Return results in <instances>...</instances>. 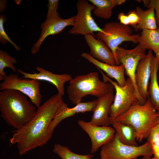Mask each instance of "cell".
I'll return each mask as SVG.
<instances>
[{"label": "cell", "mask_w": 159, "mask_h": 159, "mask_svg": "<svg viewBox=\"0 0 159 159\" xmlns=\"http://www.w3.org/2000/svg\"><path fill=\"white\" fill-rule=\"evenodd\" d=\"M66 104L58 93L52 96L37 108L35 115L27 124L12 132L10 143L16 144L20 155L47 143L52 135L49 131L51 122Z\"/></svg>", "instance_id": "6da1fadb"}, {"label": "cell", "mask_w": 159, "mask_h": 159, "mask_svg": "<svg viewBox=\"0 0 159 159\" xmlns=\"http://www.w3.org/2000/svg\"><path fill=\"white\" fill-rule=\"evenodd\" d=\"M36 106L20 92L11 89L0 92V112L1 118L15 129L27 124L35 115Z\"/></svg>", "instance_id": "7a4b0ae2"}, {"label": "cell", "mask_w": 159, "mask_h": 159, "mask_svg": "<svg viewBox=\"0 0 159 159\" xmlns=\"http://www.w3.org/2000/svg\"><path fill=\"white\" fill-rule=\"evenodd\" d=\"M158 113L153 106L149 97L143 105L135 102L125 112L115 120L132 126L137 134V140L142 141L148 138L156 123Z\"/></svg>", "instance_id": "3957f363"}, {"label": "cell", "mask_w": 159, "mask_h": 159, "mask_svg": "<svg viewBox=\"0 0 159 159\" xmlns=\"http://www.w3.org/2000/svg\"><path fill=\"white\" fill-rule=\"evenodd\" d=\"M67 89L69 100L76 105L82 98L90 95L99 98L113 90L114 86L109 82L101 81L97 72L77 75L69 81Z\"/></svg>", "instance_id": "277c9868"}, {"label": "cell", "mask_w": 159, "mask_h": 159, "mask_svg": "<svg viewBox=\"0 0 159 159\" xmlns=\"http://www.w3.org/2000/svg\"><path fill=\"white\" fill-rule=\"evenodd\" d=\"M97 68L102 76L103 81L112 84L116 91L114 99L110 106L109 111L111 125L117 117L127 111L135 102H138L141 105L145 103L138 95L134 84L130 78L128 77L126 80L124 86H120L117 82L112 81L105 74L103 71Z\"/></svg>", "instance_id": "5b68a950"}, {"label": "cell", "mask_w": 159, "mask_h": 159, "mask_svg": "<svg viewBox=\"0 0 159 159\" xmlns=\"http://www.w3.org/2000/svg\"><path fill=\"white\" fill-rule=\"evenodd\" d=\"M153 155L147 141L140 146H130L122 143L115 134L101 147L100 159H137L140 156L151 158Z\"/></svg>", "instance_id": "8992f818"}, {"label": "cell", "mask_w": 159, "mask_h": 159, "mask_svg": "<svg viewBox=\"0 0 159 159\" xmlns=\"http://www.w3.org/2000/svg\"><path fill=\"white\" fill-rule=\"evenodd\" d=\"M108 34L106 35L98 32L96 37L104 41L113 54L116 60V65H119L116 55V51L119 45L124 42H131L136 44L138 42L140 35L132 34V30L129 26L117 22H108L102 29Z\"/></svg>", "instance_id": "52a82bcc"}, {"label": "cell", "mask_w": 159, "mask_h": 159, "mask_svg": "<svg viewBox=\"0 0 159 159\" xmlns=\"http://www.w3.org/2000/svg\"><path fill=\"white\" fill-rule=\"evenodd\" d=\"M40 82L37 80L19 78L15 74L10 73L4 78L0 84L1 91L11 89L18 91L30 99L37 108L40 105L42 96L40 90Z\"/></svg>", "instance_id": "ba28073f"}, {"label": "cell", "mask_w": 159, "mask_h": 159, "mask_svg": "<svg viewBox=\"0 0 159 159\" xmlns=\"http://www.w3.org/2000/svg\"><path fill=\"white\" fill-rule=\"evenodd\" d=\"M76 6L77 13L75 16L74 25L68 31L70 34L84 36L90 34L95 37L93 32H97L108 34L98 26L92 16V12L95 7L93 5L87 0H79L77 2Z\"/></svg>", "instance_id": "9c48e42d"}, {"label": "cell", "mask_w": 159, "mask_h": 159, "mask_svg": "<svg viewBox=\"0 0 159 159\" xmlns=\"http://www.w3.org/2000/svg\"><path fill=\"white\" fill-rule=\"evenodd\" d=\"M146 50L139 44L131 49H126L119 46L116 51V58L118 63L119 65L122 64L123 65L125 74L132 81L137 92L140 97L136 86L135 77L136 68L139 62L146 56Z\"/></svg>", "instance_id": "30bf717a"}, {"label": "cell", "mask_w": 159, "mask_h": 159, "mask_svg": "<svg viewBox=\"0 0 159 159\" xmlns=\"http://www.w3.org/2000/svg\"><path fill=\"white\" fill-rule=\"evenodd\" d=\"M77 122L90 138L91 153H95L100 148L109 142L115 134V129L110 127L96 125L83 120H79Z\"/></svg>", "instance_id": "8fae6325"}, {"label": "cell", "mask_w": 159, "mask_h": 159, "mask_svg": "<svg viewBox=\"0 0 159 159\" xmlns=\"http://www.w3.org/2000/svg\"><path fill=\"white\" fill-rule=\"evenodd\" d=\"M75 19V16L67 19H62L59 14L46 18L41 24V31L40 37L32 48V54H36L39 51L42 42L47 37L60 33L68 26H73Z\"/></svg>", "instance_id": "7c38bea8"}, {"label": "cell", "mask_w": 159, "mask_h": 159, "mask_svg": "<svg viewBox=\"0 0 159 159\" xmlns=\"http://www.w3.org/2000/svg\"><path fill=\"white\" fill-rule=\"evenodd\" d=\"M153 56L149 50L146 56L139 62L136 70L135 80L139 94L145 103L149 97L148 86L151 73V62Z\"/></svg>", "instance_id": "4fadbf2b"}, {"label": "cell", "mask_w": 159, "mask_h": 159, "mask_svg": "<svg viewBox=\"0 0 159 159\" xmlns=\"http://www.w3.org/2000/svg\"><path fill=\"white\" fill-rule=\"evenodd\" d=\"M36 69L38 73H26L19 68L17 69V71L23 75L21 77V78L32 79L50 82L56 87L58 93L62 97L64 94V84L72 79L71 75L67 74H54L39 67H37Z\"/></svg>", "instance_id": "5bb4252c"}, {"label": "cell", "mask_w": 159, "mask_h": 159, "mask_svg": "<svg viewBox=\"0 0 159 159\" xmlns=\"http://www.w3.org/2000/svg\"><path fill=\"white\" fill-rule=\"evenodd\" d=\"M84 36L90 48L89 54L92 57L107 64L116 65V60L113 54L104 41L96 39L90 34H86Z\"/></svg>", "instance_id": "9a60e30c"}, {"label": "cell", "mask_w": 159, "mask_h": 159, "mask_svg": "<svg viewBox=\"0 0 159 159\" xmlns=\"http://www.w3.org/2000/svg\"><path fill=\"white\" fill-rule=\"evenodd\" d=\"M115 96L113 90L97 98V105L93 112V115L90 121L92 124L97 126H107L111 125L109 111Z\"/></svg>", "instance_id": "2e32d148"}, {"label": "cell", "mask_w": 159, "mask_h": 159, "mask_svg": "<svg viewBox=\"0 0 159 159\" xmlns=\"http://www.w3.org/2000/svg\"><path fill=\"white\" fill-rule=\"evenodd\" d=\"M98 100L97 99L87 102H81L72 108H69L67 105L64 107L56 114L51 122L49 128L50 134L52 135L55 128L64 119L77 113L93 112L97 105Z\"/></svg>", "instance_id": "e0dca14e"}, {"label": "cell", "mask_w": 159, "mask_h": 159, "mask_svg": "<svg viewBox=\"0 0 159 159\" xmlns=\"http://www.w3.org/2000/svg\"><path fill=\"white\" fill-rule=\"evenodd\" d=\"M81 56L97 68L105 72L109 77L115 79L118 85L123 86L125 84L126 80L124 76L125 69L122 64L118 65H110L101 62L92 57L87 53H83Z\"/></svg>", "instance_id": "ac0fdd59"}, {"label": "cell", "mask_w": 159, "mask_h": 159, "mask_svg": "<svg viewBox=\"0 0 159 159\" xmlns=\"http://www.w3.org/2000/svg\"><path fill=\"white\" fill-rule=\"evenodd\" d=\"M111 125L115 130V134L122 143L130 146H138L137 134L132 126L115 120Z\"/></svg>", "instance_id": "d6986e66"}, {"label": "cell", "mask_w": 159, "mask_h": 159, "mask_svg": "<svg viewBox=\"0 0 159 159\" xmlns=\"http://www.w3.org/2000/svg\"><path fill=\"white\" fill-rule=\"evenodd\" d=\"M150 83L148 92L151 103L157 112L159 113V86L157 73L159 69V60L153 56L151 62Z\"/></svg>", "instance_id": "ffe728a7"}, {"label": "cell", "mask_w": 159, "mask_h": 159, "mask_svg": "<svg viewBox=\"0 0 159 159\" xmlns=\"http://www.w3.org/2000/svg\"><path fill=\"white\" fill-rule=\"evenodd\" d=\"M95 7L92 11L94 15L97 17L108 19L112 15V10L116 6L125 3V0H89Z\"/></svg>", "instance_id": "44dd1931"}, {"label": "cell", "mask_w": 159, "mask_h": 159, "mask_svg": "<svg viewBox=\"0 0 159 159\" xmlns=\"http://www.w3.org/2000/svg\"><path fill=\"white\" fill-rule=\"evenodd\" d=\"M135 11L139 18V22L135 29L136 31L154 29L158 28L155 10L153 8H149L146 10H143L137 6Z\"/></svg>", "instance_id": "7402d4cb"}, {"label": "cell", "mask_w": 159, "mask_h": 159, "mask_svg": "<svg viewBox=\"0 0 159 159\" xmlns=\"http://www.w3.org/2000/svg\"><path fill=\"white\" fill-rule=\"evenodd\" d=\"M139 44L146 49L155 51L159 48V27L154 29H145L140 35Z\"/></svg>", "instance_id": "603a6c76"}, {"label": "cell", "mask_w": 159, "mask_h": 159, "mask_svg": "<svg viewBox=\"0 0 159 159\" xmlns=\"http://www.w3.org/2000/svg\"><path fill=\"white\" fill-rule=\"evenodd\" d=\"M53 151L62 159H92L93 154L80 155L72 152L67 146L59 144H55Z\"/></svg>", "instance_id": "cb8c5ba5"}, {"label": "cell", "mask_w": 159, "mask_h": 159, "mask_svg": "<svg viewBox=\"0 0 159 159\" xmlns=\"http://www.w3.org/2000/svg\"><path fill=\"white\" fill-rule=\"evenodd\" d=\"M16 62V58L11 57L6 52L0 50V81L3 80L6 76L4 71L5 68H9L14 72L16 73L17 69L14 64Z\"/></svg>", "instance_id": "d4e9b609"}, {"label": "cell", "mask_w": 159, "mask_h": 159, "mask_svg": "<svg viewBox=\"0 0 159 159\" xmlns=\"http://www.w3.org/2000/svg\"><path fill=\"white\" fill-rule=\"evenodd\" d=\"M154 157L159 159V125L156 123L152 129L148 138Z\"/></svg>", "instance_id": "484cf974"}, {"label": "cell", "mask_w": 159, "mask_h": 159, "mask_svg": "<svg viewBox=\"0 0 159 159\" xmlns=\"http://www.w3.org/2000/svg\"><path fill=\"white\" fill-rule=\"evenodd\" d=\"M6 17L4 14L0 16V42L3 44H5L8 41L15 48L17 51L21 50V48L17 46L9 37L5 32L4 23L6 22Z\"/></svg>", "instance_id": "4316f807"}, {"label": "cell", "mask_w": 159, "mask_h": 159, "mask_svg": "<svg viewBox=\"0 0 159 159\" xmlns=\"http://www.w3.org/2000/svg\"><path fill=\"white\" fill-rule=\"evenodd\" d=\"M143 4L147 8H152L155 11V18L158 27H159V0H142Z\"/></svg>", "instance_id": "83f0119b"}, {"label": "cell", "mask_w": 159, "mask_h": 159, "mask_svg": "<svg viewBox=\"0 0 159 159\" xmlns=\"http://www.w3.org/2000/svg\"><path fill=\"white\" fill-rule=\"evenodd\" d=\"M58 0H48L47 4V12L46 18L55 16L59 14L57 11L59 5Z\"/></svg>", "instance_id": "f1b7e54d"}, {"label": "cell", "mask_w": 159, "mask_h": 159, "mask_svg": "<svg viewBox=\"0 0 159 159\" xmlns=\"http://www.w3.org/2000/svg\"><path fill=\"white\" fill-rule=\"evenodd\" d=\"M127 15L129 20L130 25H132L135 29L139 21V18L135 11H129Z\"/></svg>", "instance_id": "f546056e"}, {"label": "cell", "mask_w": 159, "mask_h": 159, "mask_svg": "<svg viewBox=\"0 0 159 159\" xmlns=\"http://www.w3.org/2000/svg\"><path fill=\"white\" fill-rule=\"evenodd\" d=\"M117 19L119 20L120 23L126 26L130 25L129 19L127 15L123 12H121L118 15Z\"/></svg>", "instance_id": "4dcf8cb0"}, {"label": "cell", "mask_w": 159, "mask_h": 159, "mask_svg": "<svg viewBox=\"0 0 159 159\" xmlns=\"http://www.w3.org/2000/svg\"><path fill=\"white\" fill-rule=\"evenodd\" d=\"M7 7V2L6 0L0 1V12L2 13L4 12Z\"/></svg>", "instance_id": "1f68e13d"}, {"label": "cell", "mask_w": 159, "mask_h": 159, "mask_svg": "<svg viewBox=\"0 0 159 159\" xmlns=\"http://www.w3.org/2000/svg\"><path fill=\"white\" fill-rule=\"evenodd\" d=\"M155 55V57L159 60V48L154 51Z\"/></svg>", "instance_id": "d6a6232c"}, {"label": "cell", "mask_w": 159, "mask_h": 159, "mask_svg": "<svg viewBox=\"0 0 159 159\" xmlns=\"http://www.w3.org/2000/svg\"><path fill=\"white\" fill-rule=\"evenodd\" d=\"M140 159H156L154 157L153 158H149L147 157L143 156V157Z\"/></svg>", "instance_id": "836d02e7"}, {"label": "cell", "mask_w": 159, "mask_h": 159, "mask_svg": "<svg viewBox=\"0 0 159 159\" xmlns=\"http://www.w3.org/2000/svg\"><path fill=\"white\" fill-rule=\"evenodd\" d=\"M158 116L157 119L156 123L159 125V113L158 112Z\"/></svg>", "instance_id": "e575fe53"}, {"label": "cell", "mask_w": 159, "mask_h": 159, "mask_svg": "<svg viewBox=\"0 0 159 159\" xmlns=\"http://www.w3.org/2000/svg\"><path fill=\"white\" fill-rule=\"evenodd\" d=\"M16 1H16V0L15 1H17V2H16V3L17 4H20L21 0H19V1H18V0H16Z\"/></svg>", "instance_id": "d590c367"}]
</instances>
